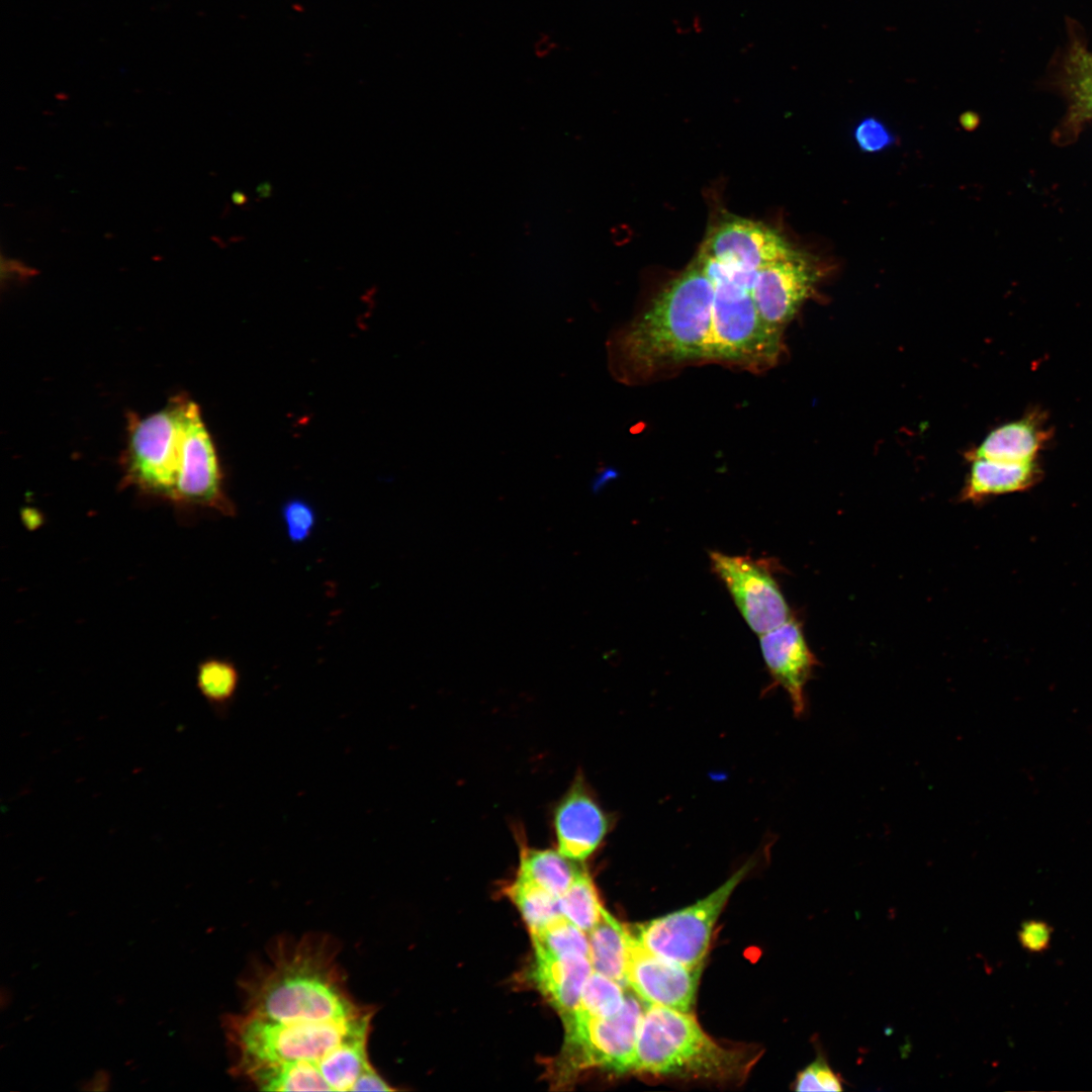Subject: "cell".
I'll list each match as a JSON object with an SVG mask.
<instances>
[{
    "label": "cell",
    "instance_id": "obj_34",
    "mask_svg": "<svg viewBox=\"0 0 1092 1092\" xmlns=\"http://www.w3.org/2000/svg\"><path fill=\"white\" fill-rule=\"evenodd\" d=\"M232 199L236 204L242 205L247 202L248 198L243 192L236 191L233 193Z\"/></svg>",
    "mask_w": 1092,
    "mask_h": 1092
},
{
    "label": "cell",
    "instance_id": "obj_25",
    "mask_svg": "<svg viewBox=\"0 0 1092 1092\" xmlns=\"http://www.w3.org/2000/svg\"><path fill=\"white\" fill-rule=\"evenodd\" d=\"M534 950L553 956L582 954L589 959L586 932L563 914L557 916L541 929L532 932Z\"/></svg>",
    "mask_w": 1092,
    "mask_h": 1092
},
{
    "label": "cell",
    "instance_id": "obj_22",
    "mask_svg": "<svg viewBox=\"0 0 1092 1092\" xmlns=\"http://www.w3.org/2000/svg\"><path fill=\"white\" fill-rule=\"evenodd\" d=\"M239 672L236 666L224 659L209 658L197 668L196 685L212 711L219 717H225L239 687Z\"/></svg>",
    "mask_w": 1092,
    "mask_h": 1092
},
{
    "label": "cell",
    "instance_id": "obj_32",
    "mask_svg": "<svg viewBox=\"0 0 1092 1092\" xmlns=\"http://www.w3.org/2000/svg\"><path fill=\"white\" fill-rule=\"evenodd\" d=\"M388 1083L371 1066L356 1080L352 1091H393Z\"/></svg>",
    "mask_w": 1092,
    "mask_h": 1092
},
{
    "label": "cell",
    "instance_id": "obj_27",
    "mask_svg": "<svg viewBox=\"0 0 1092 1092\" xmlns=\"http://www.w3.org/2000/svg\"><path fill=\"white\" fill-rule=\"evenodd\" d=\"M1067 65L1068 89L1075 113L1092 118V52L1075 49Z\"/></svg>",
    "mask_w": 1092,
    "mask_h": 1092
},
{
    "label": "cell",
    "instance_id": "obj_11",
    "mask_svg": "<svg viewBox=\"0 0 1092 1092\" xmlns=\"http://www.w3.org/2000/svg\"><path fill=\"white\" fill-rule=\"evenodd\" d=\"M625 926L628 987L645 1004L690 1012L703 966L689 968L651 952Z\"/></svg>",
    "mask_w": 1092,
    "mask_h": 1092
},
{
    "label": "cell",
    "instance_id": "obj_33",
    "mask_svg": "<svg viewBox=\"0 0 1092 1092\" xmlns=\"http://www.w3.org/2000/svg\"><path fill=\"white\" fill-rule=\"evenodd\" d=\"M256 192L259 198H267L272 193V185L268 181H264L258 185Z\"/></svg>",
    "mask_w": 1092,
    "mask_h": 1092
},
{
    "label": "cell",
    "instance_id": "obj_14",
    "mask_svg": "<svg viewBox=\"0 0 1092 1092\" xmlns=\"http://www.w3.org/2000/svg\"><path fill=\"white\" fill-rule=\"evenodd\" d=\"M221 478L213 443L196 406L189 420L185 461L172 502L233 516L235 508L222 489Z\"/></svg>",
    "mask_w": 1092,
    "mask_h": 1092
},
{
    "label": "cell",
    "instance_id": "obj_17",
    "mask_svg": "<svg viewBox=\"0 0 1092 1092\" xmlns=\"http://www.w3.org/2000/svg\"><path fill=\"white\" fill-rule=\"evenodd\" d=\"M1050 438L1051 429L1043 414L1032 411L1018 420L992 430L978 447L968 453V458L1012 463L1034 462Z\"/></svg>",
    "mask_w": 1092,
    "mask_h": 1092
},
{
    "label": "cell",
    "instance_id": "obj_26",
    "mask_svg": "<svg viewBox=\"0 0 1092 1092\" xmlns=\"http://www.w3.org/2000/svg\"><path fill=\"white\" fill-rule=\"evenodd\" d=\"M625 999L624 986L593 971L583 985L577 1010L595 1017H611L621 1010Z\"/></svg>",
    "mask_w": 1092,
    "mask_h": 1092
},
{
    "label": "cell",
    "instance_id": "obj_16",
    "mask_svg": "<svg viewBox=\"0 0 1092 1092\" xmlns=\"http://www.w3.org/2000/svg\"><path fill=\"white\" fill-rule=\"evenodd\" d=\"M593 971L585 956H553L535 950L530 978L563 1018L577 1009L583 985Z\"/></svg>",
    "mask_w": 1092,
    "mask_h": 1092
},
{
    "label": "cell",
    "instance_id": "obj_21",
    "mask_svg": "<svg viewBox=\"0 0 1092 1092\" xmlns=\"http://www.w3.org/2000/svg\"><path fill=\"white\" fill-rule=\"evenodd\" d=\"M506 893L518 907L530 933L562 914L558 896L521 875L517 874Z\"/></svg>",
    "mask_w": 1092,
    "mask_h": 1092
},
{
    "label": "cell",
    "instance_id": "obj_28",
    "mask_svg": "<svg viewBox=\"0 0 1092 1092\" xmlns=\"http://www.w3.org/2000/svg\"><path fill=\"white\" fill-rule=\"evenodd\" d=\"M843 1084L842 1077L830 1067L824 1056L819 1055L798 1073L793 1088L796 1091H842Z\"/></svg>",
    "mask_w": 1092,
    "mask_h": 1092
},
{
    "label": "cell",
    "instance_id": "obj_13",
    "mask_svg": "<svg viewBox=\"0 0 1092 1092\" xmlns=\"http://www.w3.org/2000/svg\"><path fill=\"white\" fill-rule=\"evenodd\" d=\"M612 824V817L600 805L584 778L576 776L553 812L558 850L582 861L605 841Z\"/></svg>",
    "mask_w": 1092,
    "mask_h": 1092
},
{
    "label": "cell",
    "instance_id": "obj_30",
    "mask_svg": "<svg viewBox=\"0 0 1092 1092\" xmlns=\"http://www.w3.org/2000/svg\"><path fill=\"white\" fill-rule=\"evenodd\" d=\"M853 138L857 147L868 154L880 153L895 142L891 130L876 117L863 118L855 126Z\"/></svg>",
    "mask_w": 1092,
    "mask_h": 1092
},
{
    "label": "cell",
    "instance_id": "obj_12",
    "mask_svg": "<svg viewBox=\"0 0 1092 1092\" xmlns=\"http://www.w3.org/2000/svg\"><path fill=\"white\" fill-rule=\"evenodd\" d=\"M794 250L771 228L746 218L732 217L713 230L701 254L732 269L757 272Z\"/></svg>",
    "mask_w": 1092,
    "mask_h": 1092
},
{
    "label": "cell",
    "instance_id": "obj_18",
    "mask_svg": "<svg viewBox=\"0 0 1092 1092\" xmlns=\"http://www.w3.org/2000/svg\"><path fill=\"white\" fill-rule=\"evenodd\" d=\"M970 461L963 500L979 502L992 495L1023 491L1033 486L1041 475L1037 461L1012 463L986 458Z\"/></svg>",
    "mask_w": 1092,
    "mask_h": 1092
},
{
    "label": "cell",
    "instance_id": "obj_15",
    "mask_svg": "<svg viewBox=\"0 0 1092 1092\" xmlns=\"http://www.w3.org/2000/svg\"><path fill=\"white\" fill-rule=\"evenodd\" d=\"M759 644L775 685L787 692L795 715L801 716L806 707L805 688L817 660L800 623L793 617L760 635Z\"/></svg>",
    "mask_w": 1092,
    "mask_h": 1092
},
{
    "label": "cell",
    "instance_id": "obj_24",
    "mask_svg": "<svg viewBox=\"0 0 1092 1092\" xmlns=\"http://www.w3.org/2000/svg\"><path fill=\"white\" fill-rule=\"evenodd\" d=\"M559 904L561 913L586 933L598 923L604 909L585 869L559 897Z\"/></svg>",
    "mask_w": 1092,
    "mask_h": 1092
},
{
    "label": "cell",
    "instance_id": "obj_6",
    "mask_svg": "<svg viewBox=\"0 0 1092 1092\" xmlns=\"http://www.w3.org/2000/svg\"><path fill=\"white\" fill-rule=\"evenodd\" d=\"M197 404L178 396L162 411L130 420L127 481L172 502L186 456L188 424Z\"/></svg>",
    "mask_w": 1092,
    "mask_h": 1092
},
{
    "label": "cell",
    "instance_id": "obj_3",
    "mask_svg": "<svg viewBox=\"0 0 1092 1092\" xmlns=\"http://www.w3.org/2000/svg\"><path fill=\"white\" fill-rule=\"evenodd\" d=\"M371 1006L352 1017L303 1023H282L245 1012L225 1021L237 1076L254 1084L266 1073L287 1064L321 1062L346 1042L368 1038ZM321 1070V1069H320Z\"/></svg>",
    "mask_w": 1092,
    "mask_h": 1092
},
{
    "label": "cell",
    "instance_id": "obj_9",
    "mask_svg": "<svg viewBox=\"0 0 1092 1092\" xmlns=\"http://www.w3.org/2000/svg\"><path fill=\"white\" fill-rule=\"evenodd\" d=\"M713 572L728 589L741 616L758 636L793 618L767 560L709 553Z\"/></svg>",
    "mask_w": 1092,
    "mask_h": 1092
},
{
    "label": "cell",
    "instance_id": "obj_8",
    "mask_svg": "<svg viewBox=\"0 0 1092 1092\" xmlns=\"http://www.w3.org/2000/svg\"><path fill=\"white\" fill-rule=\"evenodd\" d=\"M754 867L744 863L720 887L693 905L634 925L629 931L651 952L689 968L703 966L715 924L735 888Z\"/></svg>",
    "mask_w": 1092,
    "mask_h": 1092
},
{
    "label": "cell",
    "instance_id": "obj_29",
    "mask_svg": "<svg viewBox=\"0 0 1092 1092\" xmlns=\"http://www.w3.org/2000/svg\"><path fill=\"white\" fill-rule=\"evenodd\" d=\"M282 518L286 532L292 542H302L308 538L315 525V513L310 505L302 499H290L283 505Z\"/></svg>",
    "mask_w": 1092,
    "mask_h": 1092
},
{
    "label": "cell",
    "instance_id": "obj_19",
    "mask_svg": "<svg viewBox=\"0 0 1092 1092\" xmlns=\"http://www.w3.org/2000/svg\"><path fill=\"white\" fill-rule=\"evenodd\" d=\"M589 961L593 970L625 988L627 985L628 945L625 924L606 909L598 923L587 932Z\"/></svg>",
    "mask_w": 1092,
    "mask_h": 1092
},
{
    "label": "cell",
    "instance_id": "obj_10",
    "mask_svg": "<svg viewBox=\"0 0 1092 1092\" xmlns=\"http://www.w3.org/2000/svg\"><path fill=\"white\" fill-rule=\"evenodd\" d=\"M820 276L815 260L798 250L759 269L751 293L763 323L783 335L785 327L812 295Z\"/></svg>",
    "mask_w": 1092,
    "mask_h": 1092
},
{
    "label": "cell",
    "instance_id": "obj_7",
    "mask_svg": "<svg viewBox=\"0 0 1092 1092\" xmlns=\"http://www.w3.org/2000/svg\"><path fill=\"white\" fill-rule=\"evenodd\" d=\"M640 1000L634 992H626L623 1007L611 1017H595L577 1009L563 1017L565 1041L558 1061L560 1077L589 1067L619 1073L632 1071L645 1008Z\"/></svg>",
    "mask_w": 1092,
    "mask_h": 1092
},
{
    "label": "cell",
    "instance_id": "obj_5",
    "mask_svg": "<svg viewBox=\"0 0 1092 1092\" xmlns=\"http://www.w3.org/2000/svg\"><path fill=\"white\" fill-rule=\"evenodd\" d=\"M714 286L710 361L732 364L752 372L779 361L783 335L761 320L751 289L738 284L710 257H698Z\"/></svg>",
    "mask_w": 1092,
    "mask_h": 1092
},
{
    "label": "cell",
    "instance_id": "obj_23",
    "mask_svg": "<svg viewBox=\"0 0 1092 1092\" xmlns=\"http://www.w3.org/2000/svg\"><path fill=\"white\" fill-rule=\"evenodd\" d=\"M367 1041L368 1038H359L346 1042L321 1062V1072L331 1091H352L358 1077L371 1067Z\"/></svg>",
    "mask_w": 1092,
    "mask_h": 1092
},
{
    "label": "cell",
    "instance_id": "obj_1",
    "mask_svg": "<svg viewBox=\"0 0 1092 1092\" xmlns=\"http://www.w3.org/2000/svg\"><path fill=\"white\" fill-rule=\"evenodd\" d=\"M713 298V283L696 260L610 340L613 373L631 383L710 361Z\"/></svg>",
    "mask_w": 1092,
    "mask_h": 1092
},
{
    "label": "cell",
    "instance_id": "obj_2",
    "mask_svg": "<svg viewBox=\"0 0 1092 1092\" xmlns=\"http://www.w3.org/2000/svg\"><path fill=\"white\" fill-rule=\"evenodd\" d=\"M245 1013L282 1023L325 1022L360 1014L330 938H280L241 985Z\"/></svg>",
    "mask_w": 1092,
    "mask_h": 1092
},
{
    "label": "cell",
    "instance_id": "obj_31",
    "mask_svg": "<svg viewBox=\"0 0 1092 1092\" xmlns=\"http://www.w3.org/2000/svg\"><path fill=\"white\" fill-rule=\"evenodd\" d=\"M1052 932L1053 928L1046 922L1031 919L1021 924L1018 930V940L1020 945L1028 952L1039 953L1049 947Z\"/></svg>",
    "mask_w": 1092,
    "mask_h": 1092
},
{
    "label": "cell",
    "instance_id": "obj_4",
    "mask_svg": "<svg viewBox=\"0 0 1092 1092\" xmlns=\"http://www.w3.org/2000/svg\"><path fill=\"white\" fill-rule=\"evenodd\" d=\"M752 1058L716 1042L691 1012L657 1005L644 1008L633 1070L709 1080L743 1077Z\"/></svg>",
    "mask_w": 1092,
    "mask_h": 1092
},
{
    "label": "cell",
    "instance_id": "obj_20",
    "mask_svg": "<svg viewBox=\"0 0 1092 1092\" xmlns=\"http://www.w3.org/2000/svg\"><path fill=\"white\" fill-rule=\"evenodd\" d=\"M559 850L520 846L521 875L560 897L584 869Z\"/></svg>",
    "mask_w": 1092,
    "mask_h": 1092
}]
</instances>
